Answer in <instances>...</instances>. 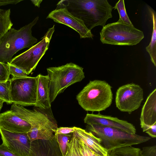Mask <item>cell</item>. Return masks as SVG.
<instances>
[{"mask_svg":"<svg viewBox=\"0 0 156 156\" xmlns=\"http://www.w3.org/2000/svg\"><path fill=\"white\" fill-rule=\"evenodd\" d=\"M50 108H37L31 110L12 104L10 110L30 125L31 128L27 133L31 142L38 140H49L54 136L58 126Z\"/></svg>","mask_w":156,"mask_h":156,"instance_id":"cell-2","label":"cell"},{"mask_svg":"<svg viewBox=\"0 0 156 156\" xmlns=\"http://www.w3.org/2000/svg\"><path fill=\"white\" fill-rule=\"evenodd\" d=\"M84 122L87 125L98 124L120 129L131 134H136L135 126L128 122L109 115L87 113L84 119Z\"/></svg>","mask_w":156,"mask_h":156,"instance_id":"cell-13","label":"cell"},{"mask_svg":"<svg viewBox=\"0 0 156 156\" xmlns=\"http://www.w3.org/2000/svg\"><path fill=\"white\" fill-rule=\"evenodd\" d=\"M57 5L66 8L90 30L98 26L103 27L112 17L113 7L107 0H62Z\"/></svg>","mask_w":156,"mask_h":156,"instance_id":"cell-1","label":"cell"},{"mask_svg":"<svg viewBox=\"0 0 156 156\" xmlns=\"http://www.w3.org/2000/svg\"><path fill=\"white\" fill-rule=\"evenodd\" d=\"M113 9H117L118 12L119 18L117 21L118 22L133 26L127 15L124 0H119L113 7Z\"/></svg>","mask_w":156,"mask_h":156,"instance_id":"cell-22","label":"cell"},{"mask_svg":"<svg viewBox=\"0 0 156 156\" xmlns=\"http://www.w3.org/2000/svg\"><path fill=\"white\" fill-rule=\"evenodd\" d=\"M10 9H0V39L11 28L13 23L11 20Z\"/></svg>","mask_w":156,"mask_h":156,"instance_id":"cell-21","label":"cell"},{"mask_svg":"<svg viewBox=\"0 0 156 156\" xmlns=\"http://www.w3.org/2000/svg\"><path fill=\"white\" fill-rule=\"evenodd\" d=\"M75 127H61L58 128L55 131L54 134H68L73 133L75 130Z\"/></svg>","mask_w":156,"mask_h":156,"instance_id":"cell-30","label":"cell"},{"mask_svg":"<svg viewBox=\"0 0 156 156\" xmlns=\"http://www.w3.org/2000/svg\"><path fill=\"white\" fill-rule=\"evenodd\" d=\"M37 77L36 100L34 106L42 109H49L51 102L50 97L49 76L39 74Z\"/></svg>","mask_w":156,"mask_h":156,"instance_id":"cell-17","label":"cell"},{"mask_svg":"<svg viewBox=\"0 0 156 156\" xmlns=\"http://www.w3.org/2000/svg\"><path fill=\"white\" fill-rule=\"evenodd\" d=\"M144 99V91L139 85L128 83L119 87L116 93V107L121 112L130 114L139 108Z\"/></svg>","mask_w":156,"mask_h":156,"instance_id":"cell-10","label":"cell"},{"mask_svg":"<svg viewBox=\"0 0 156 156\" xmlns=\"http://www.w3.org/2000/svg\"><path fill=\"white\" fill-rule=\"evenodd\" d=\"M107 156H144L140 148L126 146L108 151Z\"/></svg>","mask_w":156,"mask_h":156,"instance_id":"cell-20","label":"cell"},{"mask_svg":"<svg viewBox=\"0 0 156 156\" xmlns=\"http://www.w3.org/2000/svg\"><path fill=\"white\" fill-rule=\"evenodd\" d=\"M55 25L49 29L41 40L28 50L12 58L10 64L23 71L27 75L34 70L39 62L48 50Z\"/></svg>","mask_w":156,"mask_h":156,"instance_id":"cell-8","label":"cell"},{"mask_svg":"<svg viewBox=\"0 0 156 156\" xmlns=\"http://www.w3.org/2000/svg\"><path fill=\"white\" fill-rule=\"evenodd\" d=\"M78 148L80 156H101L93 151L77 138Z\"/></svg>","mask_w":156,"mask_h":156,"instance_id":"cell-26","label":"cell"},{"mask_svg":"<svg viewBox=\"0 0 156 156\" xmlns=\"http://www.w3.org/2000/svg\"><path fill=\"white\" fill-rule=\"evenodd\" d=\"M4 102V101L3 100L0 99V111L3 106V104Z\"/></svg>","mask_w":156,"mask_h":156,"instance_id":"cell-35","label":"cell"},{"mask_svg":"<svg viewBox=\"0 0 156 156\" xmlns=\"http://www.w3.org/2000/svg\"><path fill=\"white\" fill-rule=\"evenodd\" d=\"M87 129L99 138L108 151L126 146H131L146 142L150 137L136 134H131L119 129L101 125H87Z\"/></svg>","mask_w":156,"mask_h":156,"instance_id":"cell-5","label":"cell"},{"mask_svg":"<svg viewBox=\"0 0 156 156\" xmlns=\"http://www.w3.org/2000/svg\"><path fill=\"white\" fill-rule=\"evenodd\" d=\"M3 144L10 151L19 156H30L31 142L27 133L12 132L0 127Z\"/></svg>","mask_w":156,"mask_h":156,"instance_id":"cell-12","label":"cell"},{"mask_svg":"<svg viewBox=\"0 0 156 156\" xmlns=\"http://www.w3.org/2000/svg\"><path fill=\"white\" fill-rule=\"evenodd\" d=\"M30 156H62L55 137L31 142Z\"/></svg>","mask_w":156,"mask_h":156,"instance_id":"cell-16","label":"cell"},{"mask_svg":"<svg viewBox=\"0 0 156 156\" xmlns=\"http://www.w3.org/2000/svg\"><path fill=\"white\" fill-rule=\"evenodd\" d=\"M72 136L73 135L69 134H54L62 156H65L66 154L69 144Z\"/></svg>","mask_w":156,"mask_h":156,"instance_id":"cell-23","label":"cell"},{"mask_svg":"<svg viewBox=\"0 0 156 156\" xmlns=\"http://www.w3.org/2000/svg\"><path fill=\"white\" fill-rule=\"evenodd\" d=\"M153 23V31L151 39L149 45L146 48V51L149 54L151 60L156 66V14L151 8L149 9Z\"/></svg>","mask_w":156,"mask_h":156,"instance_id":"cell-19","label":"cell"},{"mask_svg":"<svg viewBox=\"0 0 156 156\" xmlns=\"http://www.w3.org/2000/svg\"><path fill=\"white\" fill-rule=\"evenodd\" d=\"M0 127L12 132L27 133L31 126L10 110L0 113Z\"/></svg>","mask_w":156,"mask_h":156,"instance_id":"cell-14","label":"cell"},{"mask_svg":"<svg viewBox=\"0 0 156 156\" xmlns=\"http://www.w3.org/2000/svg\"><path fill=\"white\" fill-rule=\"evenodd\" d=\"M145 132L152 138H156V123L151 126Z\"/></svg>","mask_w":156,"mask_h":156,"instance_id":"cell-32","label":"cell"},{"mask_svg":"<svg viewBox=\"0 0 156 156\" xmlns=\"http://www.w3.org/2000/svg\"><path fill=\"white\" fill-rule=\"evenodd\" d=\"M141 151L144 156H156L155 145L144 147Z\"/></svg>","mask_w":156,"mask_h":156,"instance_id":"cell-29","label":"cell"},{"mask_svg":"<svg viewBox=\"0 0 156 156\" xmlns=\"http://www.w3.org/2000/svg\"><path fill=\"white\" fill-rule=\"evenodd\" d=\"M112 87L104 80L90 81L77 94L76 99L85 110L103 111L110 107L113 99Z\"/></svg>","mask_w":156,"mask_h":156,"instance_id":"cell-4","label":"cell"},{"mask_svg":"<svg viewBox=\"0 0 156 156\" xmlns=\"http://www.w3.org/2000/svg\"><path fill=\"white\" fill-rule=\"evenodd\" d=\"M140 121L143 132L156 123V88L147 97L142 109Z\"/></svg>","mask_w":156,"mask_h":156,"instance_id":"cell-15","label":"cell"},{"mask_svg":"<svg viewBox=\"0 0 156 156\" xmlns=\"http://www.w3.org/2000/svg\"><path fill=\"white\" fill-rule=\"evenodd\" d=\"M30 1L35 6H37L38 8L40 7V4L43 1L41 0H31Z\"/></svg>","mask_w":156,"mask_h":156,"instance_id":"cell-34","label":"cell"},{"mask_svg":"<svg viewBox=\"0 0 156 156\" xmlns=\"http://www.w3.org/2000/svg\"><path fill=\"white\" fill-rule=\"evenodd\" d=\"M10 83L9 81L0 82V99L7 104H11L10 94Z\"/></svg>","mask_w":156,"mask_h":156,"instance_id":"cell-24","label":"cell"},{"mask_svg":"<svg viewBox=\"0 0 156 156\" xmlns=\"http://www.w3.org/2000/svg\"><path fill=\"white\" fill-rule=\"evenodd\" d=\"M10 75L9 64L0 62V82L9 81Z\"/></svg>","mask_w":156,"mask_h":156,"instance_id":"cell-27","label":"cell"},{"mask_svg":"<svg viewBox=\"0 0 156 156\" xmlns=\"http://www.w3.org/2000/svg\"><path fill=\"white\" fill-rule=\"evenodd\" d=\"M46 18L71 27L78 33L80 38H93L91 30L87 28L83 21L72 15L65 8H56L48 14Z\"/></svg>","mask_w":156,"mask_h":156,"instance_id":"cell-11","label":"cell"},{"mask_svg":"<svg viewBox=\"0 0 156 156\" xmlns=\"http://www.w3.org/2000/svg\"><path fill=\"white\" fill-rule=\"evenodd\" d=\"M22 0H0V6L9 4L16 5Z\"/></svg>","mask_w":156,"mask_h":156,"instance_id":"cell-33","label":"cell"},{"mask_svg":"<svg viewBox=\"0 0 156 156\" xmlns=\"http://www.w3.org/2000/svg\"><path fill=\"white\" fill-rule=\"evenodd\" d=\"M65 156H80L78 148L77 138L73 134Z\"/></svg>","mask_w":156,"mask_h":156,"instance_id":"cell-25","label":"cell"},{"mask_svg":"<svg viewBox=\"0 0 156 156\" xmlns=\"http://www.w3.org/2000/svg\"><path fill=\"white\" fill-rule=\"evenodd\" d=\"M49 76V87L51 102L70 86L84 78L83 68L72 62L47 69Z\"/></svg>","mask_w":156,"mask_h":156,"instance_id":"cell-6","label":"cell"},{"mask_svg":"<svg viewBox=\"0 0 156 156\" xmlns=\"http://www.w3.org/2000/svg\"><path fill=\"white\" fill-rule=\"evenodd\" d=\"M8 63L9 65V74L12 76V78H20L28 76L27 74L21 69L10 64L9 63Z\"/></svg>","mask_w":156,"mask_h":156,"instance_id":"cell-28","label":"cell"},{"mask_svg":"<svg viewBox=\"0 0 156 156\" xmlns=\"http://www.w3.org/2000/svg\"><path fill=\"white\" fill-rule=\"evenodd\" d=\"M9 82L12 104L23 107L34 106L36 100L37 76L12 78Z\"/></svg>","mask_w":156,"mask_h":156,"instance_id":"cell-9","label":"cell"},{"mask_svg":"<svg viewBox=\"0 0 156 156\" xmlns=\"http://www.w3.org/2000/svg\"><path fill=\"white\" fill-rule=\"evenodd\" d=\"M144 37L143 32L134 26L118 22L105 25L100 32V40L104 44L132 46Z\"/></svg>","mask_w":156,"mask_h":156,"instance_id":"cell-7","label":"cell"},{"mask_svg":"<svg viewBox=\"0 0 156 156\" xmlns=\"http://www.w3.org/2000/svg\"><path fill=\"white\" fill-rule=\"evenodd\" d=\"M38 19L37 16L18 30L11 28L0 39V62L10 63L17 52L24 48H30L37 42V39L32 35V29Z\"/></svg>","mask_w":156,"mask_h":156,"instance_id":"cell-3","label":"cell"},{"mask_svg":"<svg viewBox=\"0 0 156 156\" xmlns=\"http://www.w3.org/2000/svg\"><path fill=\"white\" fill-rule=\"evenodd\" d=\"M0 156H19L9 150L3 144L0 145Z\"/></svg>","mask_w":156,"mask_h":156,"instance_id":"cell-31","label":"cell"},{"mask_svg":"<svg viewBox=\"0 0 156 156\" xmlns=\"http://www.w3.org/2000/svg\"><path fill=\"white\" fill-rule=\"evenodd\" d=\"M73 134L87 147L101 156H107L108 152L102 146L100 140L91 132L75 127Z\"/></svg>","mask_w":156,"mask_h":156,"instance_id":"cell-18","label":"cell"}]
</instances>
